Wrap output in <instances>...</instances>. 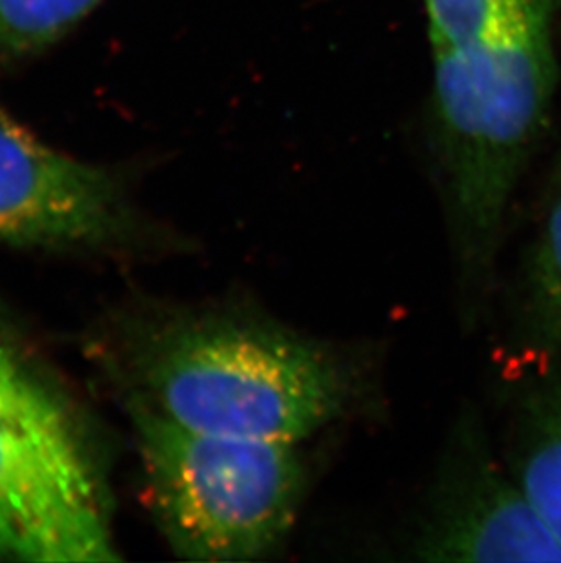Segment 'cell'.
<instances>
[{
	"instance_id": "obj_6",
	"label": "cell",
	"mask_w": 561,
	"mask_h": 563,
	"mask_svg": "<svg viewBox=\"0 0 561 563\" xmlns=\"http://www.w3.org/2000/svg\"><path fill=\"white\" fill-rule=\"evenodd\" d=\"M127 230V205L108 172L52 148L0 107L2 245H101Z\"/></svg>"
},
{
	"instance_id": "obj_2",
	"label": "cell",
	"mask_w": 561,
	"mask_h": 563,
	"mask_svg": "<svg viewBox=\"0 0 561 563\" xmlns=\"http://www.w3.org/2000/svg\"><path fill=\"white\" fill-rule=\"evenodd\" d=\"M133 401L196 431L299 443L349 412L352 363L243 307L177 309L144 324Z\"/></svg>"
},
{
	"instance_id": "obj_7",
	"label": "cell",
	"mask_w": 561,
	"mask_h": 563,
	"mask_svg": "<svg viewBox=\"0 0 561 563\" xmlns=\"http://www.w3.org/2000/svg\"><path fill=\"white\" fill-rule=\"evenodd\" d=\"M508 471L561 542L560 382L536 385L519 399Z\"/></svg>"
},
{
	"instance_id": "obj_4",
	"label": "cell",
	"mask_w": 561,
	"mask_h": 563,
	"mask_svg": "<svg viewBox=\"0 0 561 563\" xmlns=\"http://www.w3.org/2000/svg\"><path fill=\"white\" fill-rule=\"evenodd\" d=\"M117 559L90 432L0 321V560Z\"/></svg>"
},
{
	"instance_id": "obj_3",
	"label": "cell",
	"mask_w": 561,
	"mask_h": 563,
	"mask_svg": "<svg viewBox=\"0 0 561 563\" xmlns=\"http://www.w3.org/2000/svg\"><path fill=\"white\" fill-rule=\"evenodd\" d=\"M132 418L148 504L177 556L252 562L283 548L307 485L297 443L196 431L141 401Z\"/></svg>"
},
{
	"instance_id": "obj_5",
	"label": "cell",
	"mask_w": 561,
	"mask_h": 563,
	"mask_svg": "<svg viewBox=\"0 0 561 563\" xmlns=\"http://www.w3.org/2000/svg\"><path fill=\"white\" fill-rule=\"evenodd\" d=\"M410 553L424 562H561L560 538L496 460L472 410L450 431Z\"/></svg>"
},
{
	"instance_id": "obj_1",
	"label": "cell",
	"mask_w": 561,
	"mask_h": 563,
	"mask_svg": "<svg viewBox=\"0 0 561 563\" xmlns=\"http://www.w3.org/2000/svg\"><path fill=\"white\" fill-rule=\"evenodd\" d=\"M424 2L436 165L461 319L474 324L493 287L508 205L546 124L557 0Z\"/></svg>"
},
{
	"instance_id": "obj_9",
	"label": "cell",
	"mask_w": 561,
	"mask_h": 563,
	"mask_svg": "<svg viewBox=\"0 0 561 563\" xmlns=\"http://www.w3.org/2000/svg\"><path fill=\"white\" fill-rule=\"evenodd\" d=\"M525 301L536 332L561 345V194L552 202L530 252Z\"/></svg>"
},
{
	"instance_id": "obj_8",
	"label": "cell",
	"mask_w": 561,
	"mask_h": 563,
	"mask_svg": "<svg viewBox=\"0 0 561 563\" xmlns=\"http://www.w3.org/2000/svg\"><path fill=\"white\" fill-rule=\"evenodd\" d=\"M101 0H0V54L46 48L85 19Z\"/></svg>"
}]
</instances>
